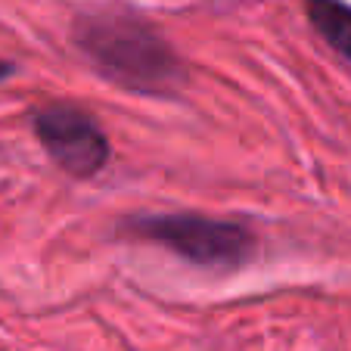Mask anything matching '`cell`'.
Here are the masks:
<instances>
[{
  "mask_svg": "<svg viewBox=\"0 0 351 351\" xmlns=\"http://www.w3.org/2000/svg\"><path fill=\"white\" fill-rule=\"evenodd\" d=\"M308 19L320 38L351 60V7L342 0H308Z\"/></svg>",
  "mask_w": 351,
  "mask_h": 351,
  "instance_id": "obj_4",
  "label": "cell"
},
{
  "mask_svg": "<svg viewBox=\"0 0 351 351\" xmlns=\"http://www.w3.org/2000/svg\"><path fill=\"white\" fill-rule=\"evenodd\" d=\"M75 44L109 81L134 93H174L184 66L159 32L131 10H93L75 22Z\"/></svg>",
  "mask_w": 351,
  "mask_h": 351,
  "instance_id": "obj_1",
  "label": "cell"
},
{
  "mask_svg": "<svg viewBox=\"0 0 351 351\" xmlns=\"http://www.w3.org/2000/svg\"><path fill=\"white\" fill-rule=\"evenodd\" d=\"M13 72V66H7V62H0V78H3V75H10Z\"/></svg>",
  "mask_w": 351,
  "mask_h": 351,
  "instance_id": "obj_5",
  "label": "cell"
},
{
  "mask_svg": "<svg viewBox=\"0 0 351 351\" xmlns=\"http://www.w3.org/2000/svg\"><path fill=\"white\" fill-rule=\"evenodd\" d=\"M34 134L50 159L72 178H93L109 162V140L75 106H47L34 115Z\"/></svg>",
  "mask_w": 351,
  "mask_h": 351,
  "instance_id": "obj_3",
  "label": "cell"
},
{
  "mask_svg": "<svg viewBox=\"0 0 351 351\" xmlns=\"http://www.w3.org/2000/svg\"><path fill=\"white\" fill-rule=\"evenodd\" d=\"M128 233L168 245L180 258L202 267H239L252 258L255 237L243 224L202 215H146L128 221Z\"/></svg>",
  "mask_w": 351,
  "mask_h": 351,
  "instance_id": "obj_2",
  "label": "cell"
}]
</instances>
